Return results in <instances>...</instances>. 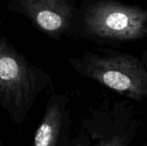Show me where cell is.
<instances>
[{
	"label": "cell",
	"instance_id": "obj_5",
	"mask_svg": "<svg viewBox=\"0 0 147 146\" xmlns=\"http://www.w3.org/2000/svg\"><path fill=\"white\" fill-rule=\"evenodd\" d=\"M102 78L107 86L116 90H127L131 86L130 78L118 71H107L104 73Z\"/></svg>",
	"mask_w": 147,
	"mask_h": 146
},
{
	"label": "cell",
	"instance_id": "obj_2",
	"mask_svg": "<svg viewBox=\"0 0 147 146\" xmlns=\"http://www.w3.org/2000/svg\"><path fill=\"white\" fill-rule=\"evenodd\" d=\"M70 29L102 39H136L147 35V9L121 0H84Z\"/></svg>",
	"mask_w": 147,
	"mask_h": 146
},
{
	"label": "cell",
	"instance_id": "obj_4",
	"mask_svg": "<svg viewBox=\"0 0 147 146\" xmlns=\"http://www.w3.org/2000/svg\"><path fill=\"white\" fill-rule=\"evenodd\" d=\"M58 98H51L47 102V108L41 122L33 137L31 146H56L62 125V107Z\"/></svg>",
	"mask_w": 147,
	"mask_h": 146
},
{
	"label": "cell",
	"instance_id": "obj_1",
	"mask_svg": "<svg viewBox=\"0 0 147 146\" xmlns=\"http://www.w3.org/2000/svg\"><path fill=\"white\" fill-rule=\"evenodd\" d=\"M48 83L43 70L0 35V104L13 123L22 125Z\"/></svg>",
	"mask_w": 147,
	"mask_h": 146
},
{
	"label": "cell",
	"instance_id": "obj_3",
	"mask_svg": "<svg viewBox=\"0 0 147 146\" xmlns=\"http://www.w3.org/2000/svg\"><path fill=\"white\" fill-rule=\"evenodd\" d=\"M77 7L73 0H10L8 8L28 18L41 31L57 36L70 29Z\"/></svg>",
	"mask_w": 147,
	"mask_h": 146
},
{
	"label": "cell",
	"instance_id": "obj_6",
	"mask_svg": "<svg viewBox=\"0 0 147 146\" xmlns=\"http://www.w3.org/2000/svg\"><path fill=\"white\" fill-rule=\"evenodd\" d=\"M0 146H3V142H2V139H1V137H0Z\"/></svg>",
	"mask_w": 147,
	"mask_h": 146
}]
</instances>
